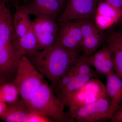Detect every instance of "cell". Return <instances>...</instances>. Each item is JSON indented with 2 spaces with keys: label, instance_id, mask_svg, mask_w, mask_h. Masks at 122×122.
<instances>
[{
  "label": "cell",
  "instance_id": "cell-1",
  "mask_svg": "<svg viewBox=\"0 0 122 122\" xmlns=\"http://www.w3.org/2000/svg\"><path fill=\"white\" fill-rule=\"evenodd\" d=\"M80 53L55 44L28 57L42 76L54 85L73 65Z\"/></svg>",
  "mask_w": 122,
  "mask_h": 122
},
{
  "label": "cell",
  "instance_id": "cell-2",
  "mask_svg": "<svg viewBox=\"0 0 122 122\" xmlns=\"http://www.w3.org/2000/svg\"><path fill=\"white\" fill-rule=\"evenodd\" d=\"M24 104L30 111L38 112L53 121L75 122L66 114L65 103L55 95L45 81L32 97Z\"/></svg>",
  "mask_w": 122,
  "mask_h": 122
},
{
  "label": "cell",
  "instance_id": "cell-3",
  "mask_svg": "<svg viewBox=\"0 0 122 122\" xmlns=\"http://www.w3.org/2000/svg\"><path fill=\"white\" fill-rule=\"evenodd\" d=\"M44 76L33 65L27 56L20 57L16 73L11 81L17 87L23 102L34 96L43 84Z\"/></svg>",
  "mask_w": 122,
  "mask_h": 122
},
{
  "label": "cell",
  "instance_id": "cell-4",
  "mask_svg": "<svg viewBox=\"0 0 122 122\" xmlns=\"http://www.w3.org/2000/svg\"><path fill=\"white\" fill-rule=\"evenodd\" d=\"M106 86L102 81L92 78L77 91L63 99L62 101L70 109L71 114L81 107L107 96Z\"/></svg>",
  "mask_w": 122,
  "mask_h": 122
},
{
  "label": "cell",
  "instance_id": "cell-5",
  "mask_svg": "<svg viewBox=\"0 0 122 122\" xmlns=\"http://www.w3.org/2000/svg\"><path fill=\"white\" fill-rule=\"evenodd\" d=\"M111 103L108 95L94 102L78 108L71 114L78 122H95L110 119Z\"/></svg>",
  "mask_w": 122,
  "mask_h": 122
},
{
  "label": "cell",
  "instance_id": "cell-6",
  "mask_svg": "<svg viewBox=\"0 0 122 122\" xmlns=\"http://www.w3.org/2000/svg\"><path fill=\"white\" fill-rule=\"evenodd\" d=\"M31 26L37 39L38 50L54 45L59 29V24L56 20L46 17H37L31 21Z\"/></svg>",
  "mask_w": 122,
  "mask_h": 122
},
{
  "label": "cell",
  "instance_id": "cell-7",
  "mask_svg": "<svg viewBox=\"0 0 122 122\" xmlns=\"http://www.w3.org/2000/svg\"><path fill=\"white\" fill-rule=\"evenodd\" d=\"M98 8L97 0H69L58 23L83 18H93Z\"/></svg>",
  "mask_w": 122,
  "mask_h": 122
},
{
  "label": "cell",
  "instance_id": "cell-8",
  "mask_svg": "<svg viewBox=\"0 0 122 122\" xmlns=\"http://www.w3.org/2000/svg\"><path fill=\"white\" fill-rule=\"evenodd\" d=\"M58 24L59 29L55 44L69 50L81 53L83 38L77 23L72 21Z\"/></svg>",
  "mask_w": 122,
  "mask_h": 122
},
{
  "label": "cell",
  "instance_id": "cell-9",
  "mask_svg": "<svg viewBox=\"0 0 122 122\" xmlns=\"http://www.w3.org/2000/svg\"><path fill=\"white\" fill-rule=\"evenodd\" d=\"M23 7L29 15L46 17L55 20H58L65 8L58 0H30Z\"/></svg>",
  "mask_w": 122,
  "mask_h": 122
},
{
  "label": "cell",
  "instance_id": "cell-10",
  "mask_svg": "<svg viewBox=\"0 0 122 122\" xmlns=\"http://www.w3.org/2000/svg\"><path fill=\"white\" fill-rule=\"evenodd\" d=\"M20 56L16 51L13 42L0 45V78L6 82L15 77Z\"/></svg>",
  "mask_w": 122,
  "mask_h": 122
},
{
  "label": "cell",
  "instance_id": "cell-11",
  "mask_svg": "<svg viewBox=\"0 0 122 122\" xmlns=\"http://www.w3.org/2000/svg\"><path fill=\"white\" fill-rule=\"evenodd\" d=\"M84 57L89 64L100 73L107 76L114 71L113 56L111 50L107 45L90 56Z\"/></svg>",
  "mask_w": 122,
  "mask_h": 122
},
{
  "label": "cell",
  "instance_id": "cell-12",
  "mask_svg": "<svg viewBox=\"0 0 122 122\" xmlns=\"http://www.w3.org/2000/svg\"><path fill=\"white\" fill-rule=\"evenodd\" d=\"M106 87L111 103L110 119L122 101V80L114 71L107 75Z\"/></svg>",
  "mask_w": 122,
  "mask_h": 122
},
{
  "label": "cell",
  "instance_id": "cell-13",
  "mask_svg": "<svg viewBox=\"0 0 122 122\" xmlns=\"http://www.w3.org/2000/svg\"><path fill=\"white\" fill-rule=\"evenodd\" d=\"M14 38L13 21L7 5L0 1V45L12 44Z\"/></svg>",
  "mask_w": 122,
  "mask_h": 122
},
{
  "label": "cell",
  "instance_id": "cell-14",
  "mask_svg": "<svg viewBox=\"0 0 122 122\" xmlns=\"http://www.w3.org/2000/svg\"><path fill=\"white\" fill-rule=\"evenodd\" d=\"M105 41L113 54L114 72L122 80V32L115 31L109 34Z\"/></svg>",
  "mask_w": 122,
  "mask_h": 122
},
{
  "label": "cell",
  "instance_id": "cell-15",
  "mask_svg": "<svg viewBox=\"0 0 122 122\" xmlns=\"http://www.w3.org/2000/svg\"><path fill=\"white\" fill-rule=\"evenodd\" d=\"M13 42L16 51L20 57L24 55L31 56L38 50L37 39L32 26L25 35L14 38Z\"/></svg>",
  "mask_w": 122,
  "mask_h": 122
},
{
  "label": "cell",
  "instance_id": "cell-16",
  "mask_svg": "<svg viewBox=\"0 0 122 122\" xmlns=\"http://www.w3.org/2000/svg\"><path fill=\"white\" fill-rule=\"evenodd\" d=\"M30 111L21 99L9 105L0 119L6 122H28Z\"/></svg>",
  "mask_w": 122,
  "mask_h": 122
},
{
  "label": "cell",
  "instance_id": "cell-17",
  "mask_svg": "<svg viewBox=\"0 0 122 122\" xmlns=\"http://www.w3.org/2000/svg\"><path fill=\"white\" fill-rule=\"evenodd\" d=\"M15 6L16 11L13 21L14 38H17L23 36L29 30L32 21L23 6L17 4Z\"/></svg>",
  "mask_w": 122,
  "mask_h": 122
},
{
  "label": "cell",
  "instance_id": "cell-18",
  "mask_svg": "<svg viewBox=\"0 0 122 122\" xmlns=\"http://www.w3.org/2000/svg\"><path fill=\"white\" fill-rule=\"evenodd\" d=\"M93 77L90 76H83L76 74L65 88L59 92V96L62 100L67 96L78 91L90 79Z\"/></svg>",
  "mask_w": 122,
  "mask_h": 122
},
{
  "label": "cell",
  "instance_id": "cell-19",
  "mask_svg": "<svg viewBox=\"0 0 122 122\" xmlns=\"http://www.w3.org/2000/svg\"><path fill=\"white\" fill-rule=\"evenodd\" d=\"M20 92L17 87L12 82H6L0 86V100L9 105L19 101Z\"/></svg>",
  "mask_w": 122,
  "mask_h": 122
},
{
  "label": "cell",
  "instance_id": "cell-20",
  "mask_svg": "<svg viewBox=\"0 0 122 122\" xmlns=\"http://www.w3.org/2000/svg\"><path fill=\"white\" fill-rule=\"evenodd\" d=\"M103 34L100 32L83 39L81 46L82 55L88 57L93 54L102 43Z\"/></svg>",
  "mask_w": 122,
  "mask_h": 122
},
{
  "label": "cell",
  "instance_id": "cell-21",
  "mask_svg": "<svg viewBox=\"0 0 122 122\" xmlns=\"http://www.w3.org/2000/svg\"><path fill=\"white\" fill-rule=\"evenodd\" d=\"M74 21L79 25L83 39L101 32L92 18H83Z\"/></svg>",
  "mask_w": 122,
  "mask_h": 122
},
{
  "label": "cell",
  "instance_id": "cell-22",
  "mask_svg": "<svg viewBox=\"0 0 122 122\" xmlns=\"http://www.w3.org/2000/svg\"><path fill=\"white\" fill-rule=\"evenodd\" d=\"M76 74L83 76H90L94 77L95 74L83 55H79L73 65Z\"/></svg>",
  "mask_w": 122,
  "mask_h": 122
},
{
  "label": "cell",
  "instance_id": "cell-23",
  "mask_svg": "<svg viewBox=\"0 0 122 122\" xmlns=\"http://www.w3.org/2000/svg\"><path fill=\"white\" fill-rule=\"evenodd\" d=\"M75 75V73L72 65L54 85L57 87L59 93L66 86Z\"/></svg>",
  "mask_w": 122,
  "mask_h": 122
},
{
  "label": "cell",
  "instance_id": "cell-24",
  "mask_svg": "<svg viewBox=\"0 0 122 122\" xmlns=\"http://www.w3.org/2000/svg\"><path fill=\"white\" fill-rule=\"evenodd\" d=\"M30 111L28 122H51L53 120L50 118L35 111Z\"/></svg>",
  "mask_w": 122,
  "mask_h": 122
},
{
  "label": "cell",
  "instance_id": "cell-25",
  "mask_svg": "<svg viewBox=\"0 0 122 122\" xmlns=\"http://www.w3.org/2000/svg\"><path fill=\"white\" fill-rule=\"evenodd\" d=\"M120 13L122 16V0H102Z\"/></svg>",
  "mask_w": 122,
  "mask_h": 122
},
{
  "label": "cell",
  "instance_id": "cell-26",
  "mask_svg": "<svg viewBox=\"0 0 122 122\" xmlns=\"http://www.w3.org/2000/svg\"><path fill=\"white\" fill-rule=\"evenodd\" d=\"M110 119L112 122H122V108L117 109Z\"/></svg>",
  "mask_w": 122,
  "mask_h": 122
},
{
  "label": "cell",
  "instance_id": "cell-27",
  "mask_svg": "<svg viewBox=\"0 0 122 122\" xmlns=\"http://www.w3.org/2000/svg\"><path fill=\"white\" fill-rule=\"evenodd\" d=\"M8 105L0 100V118L4 115L7 110Z\"/></svg>",
  "mask_w": 122,
  "mask_h": 122
},
{
  "label": "cell",
  "instance_id": "cell-28",
  "mask_svg": "<svg viewBox=\"0 0 122 122\" xmlns=\"http://www.w3.org/2000/svg\"><path fill=\"white\" fill-rule=\"evenodd\" d=\"M14 0H0V1L5 3V4L7 5L10 2H12Z\"/></svg>",
  "mask_w": 122,
  "mask_h": 122
},
{
  "label": "cell",
  "instance_id": "cell-29",
  "mask_svg": "<svg viewBox=\"0 0 122 122\" xmlns=\"http://www.w3.org/2000/svg\"><path fill=\"white\" fill-rule=\"evenodd\" d=\"M6 83V82L5 81H4L3 79H2L0 78V86L2 84H4V83Z\"/></svg>",
  "mask_w": 122,
  "mask_h": 122
},
{
  "label": "cell",
  "instance_id": "cell-30",
  "mask_svg": "<svg viewBox=\"0 0 122 122\" xmlns=\"http://www.w3.org/2000/svg\"><path fill=\"white\" fill-rule=\"evenodd\" d=\"M58 0L61 2L62 4L63 5H64V4H65V0Z\"/></svg>",
  "mask_w": 122,
  "mask_h": 122
},
{
  "label": "cell",
  "instance_id": "cell-31",
  "mask_svg": "<svg viewBox=\"0 0 122 122\" xmlns=\"http://www.w3.org/2000/svg\"><path fill=\"white\" fill-rule=\"evenodd\" d=\"M24 0L25 1H26V2H28L30 0Z\"/></svg>",
  "mask_w": 122,
  "mask_h": 122
}]
</instances>
